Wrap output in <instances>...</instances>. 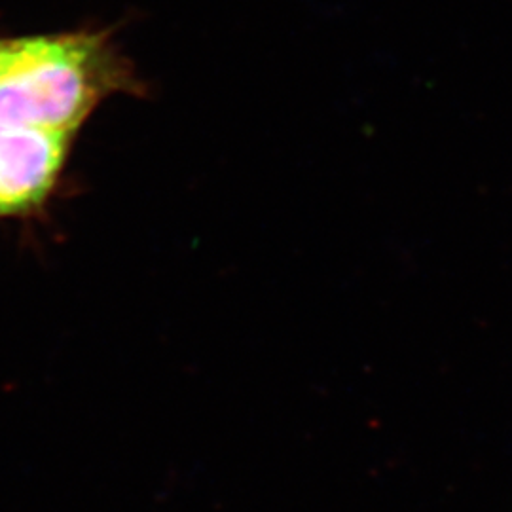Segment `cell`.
<instances>
[{
	"label": "cell",
	"instance_id": "obj_1",
	"mask_svg": "<svg viewBox=\"0 0 512 512\" xmlns=\"http://www.w3.org/2000/svg\"><path fill=\"white\" fill-rule=\"evenodd\" d=\"M110 31L0 38V122L76 135L114 95L143 92Z\"/></svg>",
	"mask_w": 512,
	"mask_h": 512
},
{
	"label": "cell",
	"instance_id": "obj_2",
	"mask_svg": "<svg viewBox=\"0 0 512 512\" xmlns=\"http://www.w3.org/2000/svg\"><path fill=\"white\" fill-rule=\"evenodd\" d=\"M74 137L0 122V219L44 211L61 183Z\"/></svg>",
	"mask_w": 512,
	"mask_h": 512
}]
</instances>
